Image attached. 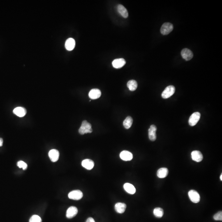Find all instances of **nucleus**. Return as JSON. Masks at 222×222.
<instances>
[{
  "instance_id": "1",
  "label": "nucleus",
  "mask_w": 222,
  "mask_h": 222,
  "mask_svg": "<svg viewBox=\"0 0 222 222\" xmlns=\"http://www.w3.org/2000/svg\"><path fill=\"white\" fill-rule=\"evenodd\" d=\"M93 131L91 125L90 123L84 120L82 123V125L79 130V132L81 135L86 133H91Z\"/></svg>"
},
{
  "instance_id": "2",
  "label": "nucleus",
  "mask_w": 222,
  "mask_h": 222,
  "mask_svg": "<svg viewBox=\"0 0 222 222\" xmlns=\"http://www.w3.org/2000/svg\"><path fill=\"white\" fill-rule=\"evenodd\" d=\"M175 91V87L173 86H167L162 93V98L164 99L168 98L174 94Z\"/></svg>"
},
{
  "instance_id": "3",
  "label": "nucleus",
  "mask_w": 222,
  "mask_h": 222,
  "mask_svg": "<svg viewBox=\"0 0 222 222\" xmlns=\"http://www.w3.org/2000/svg\"><path fill=\"white\" fill-rule=\"evenodd\" d=\"M173 29V25L170 23H165L160 29V32L163 35H167L169 34Z\"/></svg>"
},
{
  "instance_id": "4",
  "label": "nucleus",
  "mask_w": 222,
  "mask_h": 222,
  "mask_svg": "<svg viewBox=\"0 0 222 222\" xmlns=\"http://www.w3.org/2000/svg\"><path fill=\"white\" fill-rule=\"evenodd\" d=\"M68 196L70 199L79 200L82 198L83 194L80 190H74L70 192Z\"/></svg>"
},
{
  "instance_id": "5",
  "label": "nucleus",
  "mask_w": 222,
  "mask_h": 222,
  "mask_svg": "<svg viewBox=\"0 0 222 222\" xmlns=\"http://www.w3.org/2000/svg\"><path fill=\"white\" fill-rule=\"evenodd\" d=\"M188 196L190 200L193 203H197L200 201V195L197 191L195 190H192L189 191Z\"/></svg>"
},
{
  "instance_id": "6",
  "label": "nucleus",
  "mask_w": 222,
  "mask_h": 222,
  "mask_svg": "<svg viewBox=\"0 0 222 222\" xmlns=\"http://www.w3.org/2000/svg\"><path fill=\"white\" fill-rule=\"evenodd\" d=\"M201 114L198 112H196L191 115L189 119V124L191 126L196 125L200 119Z\"/></svg>"
},
{
  "instance_id": "7",
  "label": "nucleus",
  "mask_w": 222,
  "mask_h": 222,
  "mask_svg": "<svg viewBox=\"0 0 222 222\" xmlns=\"http://www.w3.org/2000/svg\"><path fill=\"white\" fill-rule=\"evenodd\" d=\"M181 55L183 58L187 61L192 59L193 56V54L192 51L187 48H185L182 50Z\"/></svg>"
},
{
  "instance_id": "8",
  "label": "nucleus",
  "mask_w": 222,
  "mask_h": 222,
  "mask_svg": "<svg viewBox=\"0 0 222 222\" xmlns=\"http://www.w3.org/2000/svg\"><path fill=\"white\" fill-rule=\"evenodd\" d=\"M157 127L154 125H152L150 126L149 129V137L150 140L155 141L156 140Z\"/></svg>"
},
{
  "instance_id": "9",
  "label": "nucleus",
  "mask_w": 222,
  "mask_h": 222,
  "mask_svg": "<svg viewBox=\"0 0 222 222\" xmlns=\"http://www.w3.org/2000/svg\"><path fill=\"white\" fill-rule=\"evenodd\" d=\"M48 155L52 162H56L59 159V152L57 150L52 149L49 151Z\"/></svg>"
},
{
  "instance_id": "10",
  "label": "nucleus",
  "mask_w": 222,
  "mask_h": 222,
  "mask_svg": "<svg viewBox=\"0 0 222 222\" xmlns=\"http://www.w3.org/2000/svg\"><path fill=\"white\" fill-rule=\"evenodd\" d=\"M78 213V209L75 207H70L66 212V217L68 219H72L76 216Z\"/></svg>"
},
{
  "instance_id": "11",
  "label": "nucleus",
  "mask_w": 222,
  "mask_h": 222,
  "mask_svg": "<svg viewBox=\"0 0 222 222\" xmlns=\"http://www.w3.org/2000/svg\"><path fill=\"white\" fill-rule=\"evenodd\" d=\"M191 157L194 161L200 162L203 160V156L201 152L199 151H194L191 153Z\"/></svg>"
},
{
  "instance_id": "12",
  "label": "nucleus",
  "mask_w": 222,
  "mask_h": 222,
  "mask_svg": "<svg viewBox=\"0 0 222 222\" xmlns=\"http://www.w3.org/2000/svg\"><path fill=\"white\" fill-rule=\"evenodd\" d=\"M120 158L124 161H130L133 158L132 153L127 151H123L120 153Z\"/></svg>"
},
{
  "instance_id": "13",
  "label": "nucleus",
  "mask_w": 222,
  "mask_h": 222,
  "mask_svg": "<svg viewBox=\"0 0 222 222\" xmlns=\"http://www.w3.org/2000/svg\"><path fill=\"white\" fill-rule=\"evenodd\" d=\"M88 96L91 99H97L101 96V92L99 89L94 88L90 90Z\"/></svg>"
},
{
  "instance_id": "14",
  "label": "nucleus",
  "mask_w": 222,
  "mask_h": 222,
  "mask_svg": "<svg viewBox=\"0 0 222 222\" xmlns=\"http://www.w3.org/2000/svg\"><path fill=\"white\" fill-rule=\"evenodd\" d=\"M126 63V60L124 58H118L115 59L113 61L112 66L115 68H120L124 66Z\"/></svg>"
},
{
  "instance_id": "15",
  "label": "nucleus",
  "mask_w": 222,
  "mask_h": 222,
  "mask_svg": "<svg viewBox=\"0 0 222 222\" xmlns=\"http://www.w3.org/2000/svg\"><path fill=\"white\" fill-rule=\"evenodd\" d=\"M13 112L14 114L19 117H24L26 115L27 112V110L25 108L21 107L15 108Z\"/></svg>"
},
{
  "instance_id": "16",
  "label": "nucleus",
  "mask_w": 222,
  "mask_h": 222,
  "mask_svg": "<svg viewBox=\"0 0 222 222\" xmlns=\"http://www.w3.org/2000/svg\"><path fill=\"white\" fill-rule=\"evenodd\" d=\"M75 46V41L72 38H69L66 40L65 43V47L68 51H72Z\"/></svg>"
},
{
  "instance_id": "17",
  "label": "nucleus",
  "mask_w": 222,
  "mask_h": 222,
  "mask_svg": "<svg viewBox=\"0 0 222 222\" xmlns=\"http://www.w3.org/2000/svg\"><path fill=\"white\" fill-rule=\"evenodd\" d=\"M82 165L84 168L88 170H91L94 168V163L93 160L90 159H85L82 162Z\"/></svg>"
},
{
  "instance_id": "18",
  "label": "nucleus",
  "mask_w": 222,
  "mask_h": 222,
  "mask_svg": "<svg viewBox=\"0 0 222 222\" xmlns=\"http://www.w3.org/2000/svg\"><path fill=\"white\" fill-rule=\"evenodd\" d=\"M126 208V205L125 203L118 202L115 205V209L118 213H123Z\"/></svg>"
},
{
  "instance_id": "19",
  "label": "nucleus",
  "mask_w": 222,
  "mask_h": 222,
  "mask_svg": "<svg viewBox=\"0 0 222 222\" xmlns=\"http://www.w3.org/2000/svg\"><path fill=\"white\" fill-rule=\"evenodd\" d=\"M124 189L129 194L133 195L136 192V189L134 185L131 183H126L124 185Z\"/></svg>"
},
{
  "instance_id": "20",
  "label": "nucleus",
  "mask_w": 222,
  "mask_h": 222,
  "mask_svg": "<svg viewBox=\"0 0 222 222\" xmlns=\"http://www.w3.org/2000/svg\"><path fill=\"white\" fill-rule=\"evenodd\" d=\"M169 171L168 169L166 167H162L159 169L157 171V175L159 178L163 179L166 178L168 174Z\"/></svg>"
},
{
  "instance_id": "21",
  "label": "nucleus",
  "mask_w": 222,
  "mask_h": 222,
  "mask_svg": "<svg viewBox=\"0 0 222 222\" xmlns=\"http://www.w3.org/2000/svg\"><path fill=\"white\" fill-rule=\"evenodd\" d=\"M117 10L120 15L125 18L128 17V13L127 10L122 5H118L117 6Z\"/></svg>"
},
{
  "instance_id": "22",
  "label": "nucleus",
  "mask_w": 222,
  "mask_h": 222,
  "mask_svg": "<svg viewBox=\"0 0 222 222\" xmlns=\"http://www.w3.org/2000/svg\"><path fill=\"white\" fill-rule=\"evenodd\" d=\"M138 83L136 80H131L128 81L127 83V86L129 89L131 91H135L138 87Z\"/></svg>"
},
{
  "instance_id": "23",
  "label": "nucleus",
  "mask_w": 222,
  "mask_h": 222,
  "mask_svg": "<svg viewBox=\"0 0 222 222\" xmlns=\"http://www.w3.org/2000/svg\"><path fill=\"white\" fill-rule=\"evenodd\" d=\"M132 122H133V119L132 117L131 116H128L124 121L123 125L125 128L129 129L132 126Z\"/></svg>"
},
{
  "instance_id": "24",
  "label": "nucleus",
  "mask_w": 222,
  "mask_h": 222,
  "mask_svg": "<svg viewBox=\"0 0 222 222\" xmlns=\"http://www.w3.org/2000/svg\"><path fill=\"white\" fill-rule=\"evenodd\" d=\"M154 214L157 218H162L164 215V211L161 208H156L154 210Z\"/></svg>"
},
{
  "instance_id": "25",
  "label": "nucleus",
  "mask_w": 222,
  "mask_h": 222,
  "mask_svg": "<svg viewBox=\"0 0 222 222\" xmlns=\"http://www.w3.org/2000/svg\"><path fill=\"white\" fill-rule=\"evenodd\" d=\"M29 222H42V219L38 215H34L30 219Z\"/></svg>"
},
{
  "instance_id": "26",
  "label": "nucleus",
  "mask_w": 222,
  "mask_h": 222,
  "mask_svg": "<svg viewBox=\"0 0 222 222\" xmlns=\"http://www.w3.org/2000/svg\"><path fill=\"white\" fill-rule=\"evenodd\" d=\"M17 166L20 168H22L23 170H25V169H27L28 166L27 163H25L24 161H21V160L18 162Z\"/></svg>"
},
{
  "instance_id": "27",
  "label": "nucleus",
  "mask_w": 222,
  "mask_h": 222,
  "mask_svg": "<svg viewBox=\"0 0 222 222\" xmlns=\"http://www.w3.org/2000/svg\"><path fill=\"white\" fill-rule=\"evenodd\" d=\"M213 219L215 221H222V211H219V212L216 213L215 215L213 216Z\"/></svg>"
},
{
  "instance_id": "28",
  "label": "nucleus",
  "mask_w": 222,
  "mask_h": 222,
  "mask_svg": "<svg viewBox=\"0 0 222 222\" xmlns=\"http://www.w3.org/2000/svg\"><path fill=\"white\" fill-rule=\"evenodd\" d=\"M86 222H96L93 218L90 217L87 219Z\"/></svg>"
},
{
  "instance_id": "29",
  "label": "nucleus",
  "mask_w": 222,
  "mask_h": 222,
  "mask_svg": "<svg viewBox=\"0 0 222 222\" xmlns=\"http://www.w3.org/2000/svg\"><path fill=\"white\" fill-rule=\"evenodd\" d=\"M3 144V140L2 138H0V146H2Z\"/></svg>"
},
{
  "instance_id": "30",
  "label": "nucleus",
  "mask_w": 222,
  "mask_h": 222,
  "mask_svg": "<svg viewBox=\"0 0 222 222\" xmlns=\"http://www.w3.org/2000/svg\"><path fill=\"white\" fill-rule=\"evenodd\" d=\"M220 179H221V180H222V174H221V176H220Z\"/></svg>"
}]
</instances>
